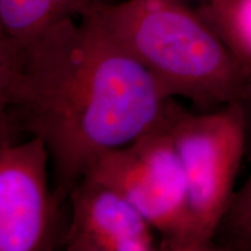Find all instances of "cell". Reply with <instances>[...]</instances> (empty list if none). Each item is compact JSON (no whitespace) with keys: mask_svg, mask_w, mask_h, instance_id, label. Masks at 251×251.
I'll use <instances>...</instances> for the list:
<instances>
[{"mask_svg":"<svg viewBox=\"0 0 251 251\" xmlns=\"http://www.w3.org/2000/svg\"><path fill=\"white\" fill-rule=\"evenodd\" d=\"M171 99L91 15L27 43L0 37V130L45 142L61 205L97 157L161 125Z\"/></svg>","mask_w":251,"mask_h":251,"instance_id":"6da1fadb","label":"cell"},{"mask_svg":"<svg viewBox=\"0 0 251 251\" xmlns=\"http://www.w3.org/2000/svg\"><path fill=\"white\" fill-rule=\"evenodd\" d=\"M85 14L146 68L166 98H185L201 111L251 99L250 75L184 0L114 1Z\"/></svg>","mask_w":251,"mask_h":251,"instance_id":"7a4b0ae2","label":"cell"},{"mask_svg":"<svg viewBox=\"0 0 251 251\" xmlns=\"http://www.w3.org/2000/svg\"><path fill=\"white\" fill-rule=\"evenodd\" d=\"M164 125L183 165L188 206L201 251L215 250L214 236L234 194L247 152L243 102L212 111H187L172 98Z\"/></svg>","mask_w":251,"mask_h":251,"instance_id":"3957f363","label":"cell"},{"mask_svg":"<svg viewBox=\"0 0 251 251\" xmlns=\"http://www.w3.org/2000/svg\"><path fill=\"white\" fill-rule=\"evenodd\" d=\"M84 177L124 194L159 234L161 250L201 251L186 177L164 120L127 146L97 157Z\"/></svg>","mask_w":251,"mask_h":251,"instance_id":"277c9868","label":"cell"},{"mask_svg":"<svg viewBox=\"0 0 251 251\" xmlns=\"http://www.w3.org/2000/svg\"><path fill=\"white\" fill-rule=\"evenodd\" d=\"M45 142H17L0 130V251H51L63 248L62 206L49 181Z\"/></svg>","mask_w":251,"mask_h":251,"instance_id":"5b68a950","label":"cell"},{"mask_svg":"<svg viewBox=\"0 0 251 251\" xmlns=\"http://www.w3.org/2000/svg\"><path fill=\"white\" fill-rule=\"evenodd\" d=\"M67 251H157L152 227L129 200L108 185L84 177L68 199Z\"/></svg>","mask_w":251,"mask_h":251,"instance_id":"8992f818","label":"cell"},{"mask_svg":"<svg viewBox=\"0 0 251 251\" xmlns=\"http://www.w3.org/2000/svg\"><path fill=\"white\" fill-rule=\"evenodd\" d=\"M115 0H0V37L27 43L65 19Z\"/></svg>","mask_w":251,"mask_h":251,"instance_id":"52a82bcc","label":"cell"},{"mask_svg":"<svg viewBox=\"0 0 251 251\" xmlns=\"http://www.w3.org/2000/svg\"><path fill=\"white\" fill-rule=\"evenodd\" d=\"M196 8L251 76V0H203Z\"/></svg>","mask_w":251,"mask_h":251,"instance_id":"ba28073f","label":"cell"},{"mask_svg":"<svg viewBox=\"0 0 251 251\" xmlns=\"http://www.w3.org/2000/svg\"><path fill=\"white\" fill-rule=\"evenodd\" d=\"M243 106L247 124V152L251 161V99L244 101ZM214 246L215 250L251 251V174L231 197L216 229Z\"/></svg>","mask_w":251,"mask_h":251,"instance_id":"9c48e42d","label":"cell"},{"mask_svg":"<svg viewBox=\"0 0 251 251\" xmlns=\"http://www.w3.org/2000/svg\"><path fill=\"white\" fill-rule=\"evenodd\" d=\"M200 1H203V0H200Z\"/></svg>","mask_w":251,"mask_h":251,"instance_id":"30bf717a","label":"cell"}]
</instances>
